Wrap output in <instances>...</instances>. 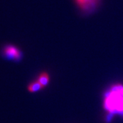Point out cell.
<instances>
[{"mask_svg":"<svg viewBox=\"0 0 123 123\" xmlns=\"http://www.w3.org/2000/svg\"><path fill=\"white\" fill-rule=\"evenodd\" d=\"M104 107L109 113L123 116V97L109 91L105 96Z\"/></svg>","mask_w":123,"mask_h":123,"instance_id":"6da1fadb","label":"cell"},{"mask_svg":"<svg viewBox=\"0 0 123 123\" xmlns=\"http://www.w3.org/2000/svg\"><path fill=\"white\" fill-rule=\"evenodd\" d=\"M2 54L5 58L13 61L18 62L23 57V54L19 48L13 45H8L3 47Z\"/></svg>","mask_w":123,"mask_h":123,"instance_id":"3957f363","label":"cell"},{"mask_svg":"<svg viewBox=\"0 0 123 123\" xmlns=\"http://www.w3.org/2000/svg\"><path fill=\"white\" fill-rule=\"evenodd\" d=\"M37 80L42 86L43 87H45L49 83L50 76H49V75L47 72H43V73H42L39 75Z\"/></svg>","mask_w":123,"mask_h":123,"instance_id":"277c9868","label":"cell"},{"mask_svg":"<svg viewBox=\"0 0 123 123\" xmlns=\"http://www.w3.org/2000/svg\"><path fill=\"white\" fill-rule=\"evenodd\" d=\"M42 88V86L40 84L38 80L31 83L29 84V86H28V90L31 92H37V91L41 90Z\"/></svg>","mask_w":123,"mask_h":123,"instance_id":"5b68a950","label":"cell"},{"mask_svg":"<svg viewBox=\"0 0 123 123\" xmlns=\"http://www.w3.org/2000/svg\"><path fill=\"white\" fill-rule=\"evenodd\" d=\"M78 9L85 13H91L100 6L102 0H73Z\"/></svg>","mask_w":123,"mask_h":123,"instance_id":"7a4b0ae2","label":"cell"}]
</instances>
